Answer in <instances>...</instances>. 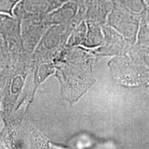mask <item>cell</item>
Masks as SVG:
<instances>
[]
</instances>
